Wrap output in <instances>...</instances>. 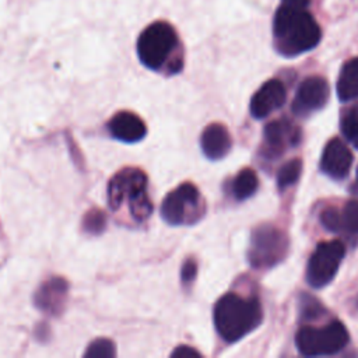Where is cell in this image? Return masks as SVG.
<instances>
[{"mask_svg":"<svg viewBox=\"0 0 358 358\" xmlns=\"http://www.w3.org/2000/svg\"><path fill=\"white\" fill-rule=\"evenodd\" d=\"M259 180L256 176V172L250 168H243L238 172V175L234 178L232 182V194L236 200H245L255 194L257 189Z\"/></svg>","mask_w":358,"mask_h":358,"instance_id":"2e32d148","label":"cell"},{"mask_svg":"<svg viewBox=\"0 0 358 358\" xmlns=\"http://www.w3.org/2000/svg\"><path fill=\"white\" fill-rule=\"evenodd\" d=\"M287 235L273 225H260L253 229L248 250V260L256 268H266L280 263L288 253Z\"/></svg>","mask_w":358,"mask_h":358,"instance_id":"52a82bcc","label":"cell"},{"mask_svg":"<svg viewBox=\"0 0 358 358\" xmlns=\"http://www.w3.org/2000/svg\"><path fill=\"white\" fill-rule=\"evenodd\" d=\"M329 84L323 77L313 76L305 78L294 96L292 112L296 116H306L323 108L329 99Z\"/></svg>","mask_w":358,"mask_h":358,"instance_id":"9c48e42d","label":"cell"},{"mask_svg":"<svg viewBox=\"0 0 358 358\" xmlns=\"http://www.w3.org/2000/svg\"><path fill=\"white\" fill-rule=\"evenodd\" d=\"M288 134V129L282 122L273 120L264 127V141L268 147V154H280L284 148V140Z\"/></svg>","mask_w":358,"mask_h":358,"instance_id":"e0dca14e","label":"cell"},{"mask_svg":"<svg viewBox=\"0 0 358 358\" xmlns=\"http://www.w3.org/2000/svg\"><path fill=\"white\" fill-rule=\"evenodd\" d=\"M351 164L352 154L340 138H333L326 144L320 159V168L326 175L334 179H343L348 175Z\"/></svg>","mask_w":358,"mask_h":358,"instance_id":"8fae6325","label":"cell"},{"mask_svg":"<svg viewBox=\"0 0 358 358\" xmlns=\"http://www.w3.org/2000/svg\"><path fill=\"white\" fill-rule=\"evenodd\" d=\"M213 319L220 337L227 343H235L259 327L263 310L256 298L246 299L228 292L215 302Z\"/></svg>","mask_w":358,"mask_h":358,"instance_id":"277c9868","label":"cell"},{"mask_svg":"<svg viewBox=\"0 0 358 358\" xmlns=\"http://www.w3.org/2000/svg\"><path fill=\"white\" fill-rule=\"evenodd\" d=\"M273 36L277 52L294 57L313 49L319 43L322 32L315 18L305 8L282 4L274 15Z\"/></svg>","mask_w":358,"mask_h":358,"instance_id":"3957f363","label":"cell"},{"mask_svg":"<svg viewBox=\"0 0 358 358\" xmlns=\"http://www.w3.org/2000/svg\"><path fill=\"white\" fill-rule=\"evenodd\" d=\"M320 312H322V306L316 299L309 298V301H303V310H302L303 316L313 319V317H317Z\"/></svg>","mask_w":358,"mask_h":358,"instance_id":"d4e9b609","label":"cell"},{"mask_svg":"<svg viewBox=\"0 0 358 358\" xmlns=\"http://www.w3.org/2000/svg\"><path fill=\"white\" fill-rule=\"evenodd\" d=\"M348 340V331L338 320H334L320 329L305 326L299 329L295 336L298 351L306 357L333 355L341 351L347 345Z\"/></svg>","mask_w":358,"mask_h":358,"instance_id":"8992f818","label":"cell"},{"mask_svg":"<svg viewBox=\"0 0 358 358\" xmlns=\"http://www.w3.org/2000/svg\"><path fill=\"white\" fill-rule=\"evenodd\" d=\"M357 308H358V298H357Z\"/></svg>","mask_w":358,"mask_h":358,"instance_id":"f1b7e54d","label":"cell"},{"mask_svg":"<svg viewBox=\"0 0 358 358\" xmlns=\"http://www.w3.org/2000/svg\"><path fill=\"white\" fill-rule=\"evenodd\" d=\"M301 171H302L301 159L295 158V159L285 162L277 173V186L280 189H285V187L294 185L298 180Z\"/></svg>","mask_w":358,"mask_h":358,"instance_id":"ac0fdd59","label":"cell"},{"mask_svg":"<svg viewBox=\"0 0 358 358\" xmlns=\"http://www.w3.org/2000/svg\"><path fill=\"white\" fill-rule=\"evenodd\" d=\"M66 291L67 287L63 278H53L48 281L45 285H42V288L36 294L35 302L43 310L59 312L64 301Z\"/></svg>","mask_w":358,"mask_h":358,"instance_id":"5bb4252c","label":"cell"},{"mask_svg":"<svg viewBox=\"0 0 358 358\" xmlns=\"http://www.w3.org/2000/svg\"><path fill=\"white\" fill-rule=\"evenodd\" d=\"M341 131L358 148V108L351 109L341 120Z\"/></svg>","mask_w":358,"mask_h":358,"instance_id":"ffe728a7","label":"cell"},{"mask_svg":"<svg viewBox=\"0 0 358 358\" xmlns=\"http://www.w3.org/2000/svg\"><path fill=\"white\" fill-rule=\"evenodd\" d=\"M203 214V197L199 189L190 182H185L171 190L161 204L162 220L173 227L192 225L197 222Z\"/></svg>","mask_w":358,"mask_h":358,"instance_id":"5b68a950","label":"cell"},{"mask_svg":"<svg viewBox=\"0 0 358 358\" xmlns=\"http://www.w3.org/2000/svg\"><path fill=\"white\" fill-rule=\"evenodd\" d=\"M136 50L138 60L147 69L173 76L183 69V46L172 24L154 21L137 38Z\"/></svg>","mask_w":358,"mask_h":358,"instance_id":"6da1fadb","label":"cell"},{"mask_svg":"<svg viewBox=\"0 0 358 358\" xmlns=\"http://www.w3.org/2000/svg\"><path fill=\"white\" fill-rule=\"evenodd\" d=\"M287 98L285 87L280 80L266 81L250 99V113L256 119H263L268 116L273 110L284 105Z\"/></svg>","mask_w":358,"mask_h":358,"instance_id":"30bf717a","label":"cell"},{"mask_svg":"<svg viewBox=\"0 0 358 358\" xmlns=\"http://www.w3.org/2000/svg\"><path fill=\"white\" fill-rule=\"evenodd\" d=\"M343 228L350 234H358V200L345 203L341 213Z\"/></svg>","mask_w":358,"mask_h":358,"instance_id":"d6986e66","label":"cell"},{"mask_svg":"<svg viewBox=\"0 0 358 358\" xmlns=\"http://www.w3.org/2000/svg\"><path fill=\"white\" fill-rule=\"evenodd\" d=\"M345 255V246L340 241L322 242L316 246L306 267V281L313 288L327 285L340 267Z\"/></svg>","mask_w":358,"mask_h":358,"instance_id":"ba28073f","label":"cell"},{"mask_svg":"<svg viewBox=\"0 0 358 358\" xmlns=\"http://www.w3.org/2000/svg\"><path fill=\"white\" fill-rule=\"evenodd\" d=\"M116 351H115V345L108 338H96L94 340L87 351L84 352V357H101V358H110V357H115Z\"/></svg>","mask_w":358,"mask_h":358,"instance_id":"44dd1931","label":"cell"},{"mask_svg":"<svg viewBox=\"0 0 358 358\" xmlns=\"http://www.w3.org/2000/svg\"><path fill=\"white\" fill-rule=\"evenodd\" d=\"M282 4L296 8H305L309 4V0H282Z\"/></svg>","mask_w":358,"mask_h":358,"instance_id":"4316f807","label":"cell"},{"mask_svg":"<svg viewBox=\"0 0 358 358\" xmlns=\"http://www.w3.org/2000/svg\"><path fill=\"white\" fill-rule=\"evenodd\" d=\"M148 178L136 166L116 172L108 183V204L115 215H126L130 222L141 224L152 213V201L147 192Z\"/></svg>","mask_w":358,"mask_h":358,"instance_id":"7a4b0ae2","label":"cell"},{"mask_svg":"<svg viewBox=\"0 0 358 358\" xmlns=\"http://www.w3.org/2000/svg\"><path fill=\"white\" fill-rule=\"evenodd\" d=\"M320 222L323 227L331 232H338L343 229V221H341V213H338L336 208L329 207L322 211L320 214Z\"/></svg>","mask_w":358,"mask_h":358,"instance_id":"603a6c76","label":"cell"},{"mask_svg":"<svg viewBox=\"0 0 358 358\" xmlns=\"http://www.w3.org/2000/svg\"><path fill=\"white\" fill-rule=\"evenodd\" d=\"M105 224H106V220H105V215L101 210L98 208H92L87 213L85 218L83 220V227L87 232H91V234H99L103 231L105 228Z\"/></svg>","mask_w":358,"mask_h":358,"instance_id":"7402d4cb","label":"cell"},{"mask_svg":"<svg viewBox=\"0 0 358 358\" xmlns=\"http://www.w3.org/2000/svg\"><path fill=\"white\" fill-rule=\"evenodd\" d=\"M171 357L173 358H183V357H200V352L189 345H179L176 350L171 352Z\"/></svg>","mask_w":358,"mask_h":358,"instance_id":"484cf974","label":"cell"},{"mask_svg":"<svg viewBox=\"0 0 358 358\" xmlns=\"http://www.w3.org/2000/svg\"><path fill=\"white\" fill-rule=\"evenodd\" d=\"M200 147L210 159L224 158L232 147L229 131L221 123L208 124L200 136Z\"/></svg>","mask_w":358,"mask_h":358,"instance_id":"4fadbf2b","label":"cell"},{"mask_svg":"<svg viewBox=\"0 0 358 358\" xmlns=\"http://www.w3.org/2000/svg\"><path fill=\"white\" fill-rule=\"evenodd\" d=\"M108 130L113 138L123 143H137L147 134V126L144 120L129 110H120L115 113L108 122Z\"/></svg>","mask_w":358,"mask_h":358,"instance_id":"7c38bea8","label":"cell"},{"mask_svg":"<svg viewBox=\"0 0 358 358\" xmlns=\"http://www.w3.org/2000/svg\"><path fill=\"white\" fill-rule=\"evenodd\" d=\"M336 88L341 102L358 98V57L344 63Z\"/></svg>","mask_w":358,"mask_h":358,"instance_id":"9a60e30c","label":"cell"},{"mask_svg":"<svg viewBox=\"0 0 358 358\" xmlns=\"http://www.w3.org/2000/svg\"><path fill=\"white\" fill-rule=\"evenodd\" d=\"M357 183H358V168H357Z\"/></svg>","mask_w":358,"mask_h":358,"instance_id":"83f0119b","label":"cell"},{"mask_svg":"<svg viewBox=\"0 0 358 358\" xmlns=\"http://www.w3.org/2000/svg\"><path fill=\"white\" fill-rule=\"evenodd\" d=\"M197 274V264L193 259H189L183 263L182 266V271H180V278H182V282L183 284H190L194 277Z\"/></svg>","mask_w":358,"mask_h":358,"instance_id":"cb8c5ba5","label":"cell"}]
</instances>
